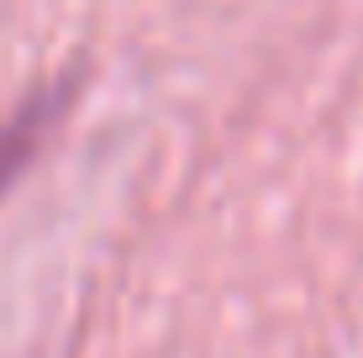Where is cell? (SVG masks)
<instances>
[{
    "label": "cell",
    "instance_id": "1",
    "mask_svg": "<svg viewBox=\"0 0 363 358\" xmlns=\"http://www.w3.org/2000/svg\"><path fill=\"white\" fill-rule=\"evenodd\" d=\"M64 106H69L64 90H48V95H37V101H27L6 127H0V195L11 190V179H16L21 169H27V158L43 147L48 127L58 121V111H64Z\"/></svg>",
    "mask_w": 363,
    "mask_h": 358
}]
</instances>
